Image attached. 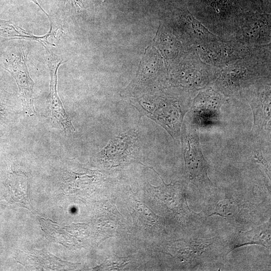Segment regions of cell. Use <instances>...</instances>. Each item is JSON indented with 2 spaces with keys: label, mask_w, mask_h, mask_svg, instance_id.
Here are the masks:
<instances>
[{
  "label": "cell",
  "mask_w": 271,
  "mask_h": 271,
  "mask_svg": "<svg viewBox=\"0 0 271 271\" xmlns=\"http://www.w3.org/2000/svg\"><path fill=\"white\" fill-rule=\"evenodd\" d=\"M180 140L189 179L198 188L212 186L213 184L208 175L209 166L202 151L197 128L189 121H183Z\"/></svg>",
  "instance_id": "4"
},
{
  "label": "cell",
  "mask_w": 271,
  "mask_h": 271,
  "mask_svg": "<svg viewBox=\"0 0 271 271\" xmlns=\"http://www.w3.org/2000/svg\"><path fill=\"white\" fill-rule=\"evenodd\" d=\"M43 47L46 53L47 64L50 74L49 101L51 112L58 114L65 109L57 91V72L60 66L63 63V60L50 51L47 46Z\"/></svg>",
  "instance_id": "12"
},
{
  "label": "cell",
  "mask_w": 271,
  "mask_h": 271,
  "mask_svg": "<svg viewBox=\"0 0 271 271\" xmlns=\"http://www.w3.org/2000/svg\"><path fill=\"white\" fill-rule=\"evenodd\" d=\"M28 54L26 46L16 47L8 53L3 63L4 68L15 80L25 112L33 116L36 114L33 97L34 82L27 66Z\"/></svg>",
  "instance_id": "7"
},
{
  "label": "cell",
  "mask_w": 271,
  "mask_h": 271,
  "mask_svg": "<svg viewBox=\"0 0 271 271\" xmlns=\"http://www.w3.org/2000/svg\"><path fill=\"white\" fill-rule=\"evenodd\" d=\"M254 159L256 161L257 163L261 165L264 169L265 172L269 180L270 179V164L266 160L265 158L263 156L261 152H257L254 155Z\"/></svg>",
  "instance_id": "14"
},
{
  "label": "cell",
  "mask_w": 271,
  "mask_h": 271,
  "mask_svg": "<svg viewBox=\"0 0 271 271\" xmlns=\"http://www.w3.org/2000/svg\"><path fill=\"white\" fill-rule=\"evenodd\" d=\"M139 149L138 136L131 130L112 139L100 151L98 156L104 165L116 167L126 162Z\"/></svg>",
  "instance_id": "9"
},
{
  "label": "cell",
  "mask_w": 271,
  "mask_h": 271,
  "mask_svg": "<svg viewBox=\"0 0 271 271\" xmlns=\"http://www.w3.org/2000/svg\"><path fill=\"white\" fill-rule=\"evenodd\" d=\"M179 88L176 93H164L131 101L141 116H146L161 126L174 140L180 139L181 128L196 94Z\"/></svg>",
  "instance_id": "2"
},
{
  "label": "cell",
  "mask_w": 271,
  "mask_h": 271,
  "mask_svg": "<svg viewBox=\"0 0 271 271\" xmlns=\"http://www.w3.org/2000/svg\"><path fill=\"white\" fill-rule=\"evenodd\" d=\"M42 39V36L31 34L10 21L0 19V42L25 39L36 41L41 43Z\"/></svg>",
  "instance_id": "13"
},
{
  "label": "cell",
  "mask_w": 271,
  "mask_h": 271,
  "mask_svg": "<svg viewBox=\"0 0 271 271\" xmlns=\"http://www.w3.org/2000/svg\"><path fill=\"white\" fill-rule=\"evenodd\" d=\"M239 98L249 104L253 114V134L258 140L270 144V80L257 84L245 91Z\"/></svg>",
  "instance_id": "5"
},
{
  "label": "cell",
  "mask_w": 271,
  "mask_h": 271,
  "mask_svg": "<svg viewBox=\"0 0 271 271\" xmlns=\"http://www.w3.org/2000/svg\"><path fill=\"white\" fill-rule=\"evenodd\" d=\"M232 39L246 45L264 46L270 44V17L261 14L248 15Z\"/></svg>",
  "instance_id": "10"
},
{
  "label": "cell",
  "mask_w": 271,
  "mask_h": 271,
  "mask_svg": "<svg viewBox=\"0 0 271 271\" xmlns=\"http://www.w3.org/2000/svg\"><path fill=\"white\" fill-rule=\"evenodd\" d=\"M270 44L256 46L245 57L217 68L212 86L226 98L270 80Z\"/></svg>",
  "instance_id": "1"
},
{
  "label": "cell",
  "mask_w": 271,
  "mask_h": 271,
  "mask_svg": "<svg viewBox=\"0 0 271 271\" xmlns=\"http://www.w3.org/2000/svg\"><path fill=\"white\" fill-rule=\"evenodd\" d=\"M257 46L246 45L234 40L219 39L192 48L206 64L219 68L241 59Z\"/></svg>",
  "instance_id": "8"
},
{
  "label": "cell",
  "mask_w": 271,
  "mask_h": 271,
  "mask_svg": "<svg viewBox=\"0 0 271 271\" xmlns=\"http://www.w3.org/2000/svg\"><path fill=\"white\" fill-rule=\"evenodd\" d=\"M69 1L77 10L84 8V0H69Z\"/></svg>",
  "instance_id": "15"
},
{
  "label": "cell",
  "mask_w": 271,
  "mask_h": 271,
  "mask_svg": "<svg viewBox=\"0 0 271 271\" xmlns=\"http://www.w3.org/2000/svg\"><path fill=\"white\" fill-rule=\"evenodd\" d=\"M254 244L270 248V221L251 230L237 233L231 239L229 247L232 251L243 245Z\"/></svg>",
  "instance_id": "11"
},
{
  "label": "cell",
  "mask_w": 271,
  "mask_h": 271,
  "mask_svg": "<svg viewBox=\"0 0 271 271\" xmlns=\"http://www.w3.org/2000/svg\"><path fill=\"white\" fill-rule=\"evenodd\" d=\"M170 72L169 82L174 87L192 92L211 86L217 68L203 62L192 48Z\"/></svg>",
  "instance_id": "3"
},
{
  "label": "cell",
  "mask_w": 271,
  "mask_h": 271,
  "mask_svg": "<svg viewBox=\"0 0 271 271\" xmlns=\"http://www.w3.org/2000/svg\"><path fill=\"white\" fill-rule=\"evenodd\" d=\"M227 99L211 86L200 90L193 98L189 122L197 129L220 125L221 108Z\"/></svg>",
  "instance_id": "6"
}]
</instances>
